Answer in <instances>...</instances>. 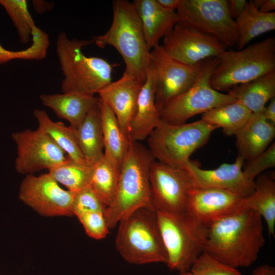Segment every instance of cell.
Listing matches in <instances>:
<instances>
[{"label": "cell", "mask_w": 275, "mask_h": 275, "mask_svg": "<svg viewBox=\"0 0 275 275\" xmlns=\"http://www.w3.org/2000/svg\"><path fill=\"white\" fill-rule=\"evenodd\" d=\"M262 219L245 208L214 223L206 230L203 252L236 268L250 266L265 241Z\"/></svg>", "instance_id": "obj_1"}, {"label": "cell", "mask_w": 275, "mask_h": 275, "mask_svg": "<svg viewBox=\"0 0 275 275\" xmlns=\"http://www.w3.org/2000/svg\"><path fill=\"white\" fill-rule=\"evenodd\" d=\"M154 158L148 148L140 142H130L120 167L114 199L105 209L109 229L124 217L142 207L151 205L149 175Z\"/></svg>", "instance_id": "obj_2"}, {"label": "cell", "mask_w": 275, "mask_h": 275, "mask_svg": "<svg viewBox=\"0 0 275 275\" xmlns=\"http://www.w3.org/2000/svg\"><path fill=\"white\" fill-rule=\"evenodd\" d=\"M112 8L110 28L104 34L94 37L92 42L101 48H115L124 62V72L145 82L152 62L136 11L127 0L114 1Z\"/></svg>", "instance_id": "obj_3"}, {"label": "cell", "mask_w": 275, "mask_h": 275, "mask_svg": "<svg viewBox=\"0 0 275 275\" xmlns=\"http://www.w3.org/2000/svg\"><path fill=\"white\" fill-rule=\"evenodd\" d=\"M92 42L69 39L63 32L58 35L56 49L64 76L63 93L94 95L112 81L114 65L103 58L88 57L82 52V47Z\"/></svg>", "instance_id": "obj_4"}, {"label": "cell", "mask_w": 275, "mask_h": 275, "mask_svg": "<svg viewBox=\"0 0 275 275\" xmlns=\"http://www.w3.org/2000/svg\"><path fill=\"white\" fill-rule=\"evenodd\" d=\"M216 58L210 85L217 91H228L275 71V38L268 37L237 51L226 50Z\"/></svg>", "instance_id": "obj_5"}, {"label": "cell", "mask_w": 275, "mask_h": 275, "mask_svg": "<svg viewBox=\"0 0 275 275\" xmlns=\"http://www.w3.org/2000/svg\"><path fill=\"white\" fill-rule=\"evenodd\" d=\"M119 224L116 246L125 261L136 265L166 264L167 254L154 210L139 208Z\"/></svg>", "instance_id": "obj_6"}, {"label": "cell", "mask_w": 275, "mask_h": 275, "mask_svg": "<svg viewBox=\"0 0 275 275\" xmlns=\"http://www.w3.org/2000/svg\"><path fill=\"white\" fill-rule=\"evenodd\" d=\"M215 129L202 119L181 124L160 120L147 139V148L155 160L173 168H184L190 156L208 142Z\"/></svg>", "instance_id": "obj_7"}, {"label": "cell", "mask_w": 275, "mask_h": 275, "mask_svg": "<svg viewBox=\"0 0 275 275\" xmlns=\"http://www.w3.org/2000/svg\"><path fill=\"white\" fill-rule=\"evenodd\" d=\"M216 63V57L201 62L198 75L191 86L170 100L160 112L162 121L172 124H183L196 115L236 101L228 93L212 88L210 79Z\"/></svg>", "instance_id": "obj_8"}, {"label": "cell", "mask_w": 275, "mask_h": 275, "mask_svg": "<svg viewBox=\"0 0 275 275\" xmlns=\"http://www.w3.org/2000/svg\"><path fill=\"white\" fill-rule=\"evenodd\" d=\"M157 223L167 254V265L179 272L189 271L203 252L206 230L183 217L156 211Z\"/></svg>", "instance_id": "obj_9"}, {"label": "cell", "mask_w": 275, "mask_h": 275, "mask_svg": "<svg viewBox=\"0 0 275 275\" xmlns=\"http://www.w3.org/2000/svg\"><path fill=\"white\" fill-rule=\"evenodd\" d=\"M150 200L155 211L187 216L196 188L188 170L169 167L154 160L149 175Z\"/></svg>", "instance_id": "obj_10"}, {"label": "cell", "mask_w": 275, "mask_h": 275, "mask_svg": "<svg viewBox=\"0 0 275 275\" xmlns=\"http://www.w3.org/2000/svg\"><path fill=\"white\" fill-rule=\"evenodd\" d=\"M176 13L179 22L215 37L226 47L237 45L236 24L227 0H181Z\"/></svg>", "instance_id": "obj_11"}, {"label": "cell", "mask_w": 275, "mask_h": 275, "mask_svg": "<svg viewBox=\"0 0 275 275\" xmlns=\"http://www.w3.org/2000/svg\"><path fill=\"white\" fill-rule=\"evenodd\" d=\"M16 145L15 168L20 174H33L43 169L50 171L69 158L46 134L37 129L13 133Z\"/></svg>", "instance_id": "obj_12"}, {"label": "cell", "mask_w": 275, "mask_h": 275, "mask_svg": "<svg viewBox=\"0 0 275 275\" xmlns=\"http://www.w3.org/2000/svg\"><path fill=\"white\" fill-rule=\"evenodd\" d=\"M74 194L62 188L48 172L28 174L21 183L18 198L41 215L72 216Z\"/></svg>", "instance_id": "obj_13"}, {"label": "cell", "mask_w": 275, "mask_h": 275, "mask_svg": "<svg viewBox=\"0 0 275 275\" xmlns=\"http://www.w3.org/2000/svg\"><path fill=\"white\" fill-rule=\"evenodd\" d=\"M162 46L169 56L190 66L218 57L226 47L215 37L180 22L163 37Z\"/></svg>", "instance_id": "obj_14"}, {"label": "cell", "mask_w": 275, "mask_h": 275, "mask_svg": "<svg viewBox=\"0 0 275 275\" xmlns=\"http://www.w3.org/2000/svg\"><path fill=\"white\" fill-rule=\"evenodd\" d=\"M150 53L157 75L155 105L160 114L170 100L191 86L201 62L194 66L182 63L169 56L159 44L151 49Z\"/></svg>", "instance_id": "obj_15"}, {"label": "cell", "mask_w": 275, "mask_h": 275, "mask_svg": "<svg viewBox=\"0 0 275 275\" xmlns=\"http://www.w3.org/2000/svg\"><path fill=\"white\" fill-rule=\"evenodd\" d=\"M244 198L215 188H195L187 212V217L207 230L214 223L245 208Z\"/></svg>", "instance_id": "obj_16"}, {"label": "cell", "mask_w": 275, "mask_h": 275, "mask_svg": "<svg viewBox=\"0 0 275 275\" xmlns=\"http://www.w3.org/2000/svg\"><path fill=\"white\" fill-rule=\"evenodd\" d=\"M244 159L239 155L232 163H223L212 170H204L198 163L189 160L185 167L193 178L196 188H215L246 198L253 192L254 181L246 178L242 166Z\"/></svg>", "instance_id": "obj_17"}, {"label": "cell", "mask_w": 275, "mask_h": 275, "mask_svg": "<svg viewBox=\"0 0 275 275\" xmlns=\"http://www.w3.org/2000/svg\"><path fill=\"white\" fill-rule=\"evenodd\" d=\"M144 82L124 72L118 80L112 81L98 94L114 113L123 132L129 140L130 123L135 115L138 99Z\"/></svg>", "instance_id": "obj_18"}, {"label": "cell", "mask_w": 275, "mask_h": 275, "mask_svg": "<svg viewBox=\"0 0 275 275\" xmlns=\"http://www.w3.org/2000/svg\"><path fill=\"white\" fill-rule=\"evenodd\" d=\"M156 86L157 75L152 64L140 92L136 112L130 124V142L147 139L161 120L155 105Z\"/></svg>", "instance_id": "obj_19"}, {"label": "cell", "mask_w": 275, "mask_h": 275, "mask_svg": "<svg viewBox=\"0 0 275 275\" xmlns=\"http://www.w3.org/2000/svg\"><path fill=\"white\" fill-rule=\"evenodd\" d=\"M139 17L146 42L151 50L179 22L175 11L167 10L156 0H135L132 2Z\"/></svg>", "instance_id": "obj_20"}, {"label": "cell", "mask_w": 275, "mask_h": 275, "mask_svg": "<svg viewBox=\"0 0 275 275\" xmlns=\"http://www.w3.org/2000/svg\"><path fill=\"white\" fill-rule=\"evenodd\" d=\"M235 135L238 155L250 161L268 147L275 136V124L266 120L262 112L253 113Z\"/></svg>", "instance_id": "obj_21"}, {"label": "cell", "mask_w": 275, "mask_h": 275, "mask_svg": "<svg viewBox=\"0 0 275 275\" xmlns=\"http://www.w3.org/2000/svg\"><path fill=\"white\" fill-rule=\"evenodd\" d=\"M40 99L44 106L52 109L59 118L67 120L69 125L75 128L98 100L94 95L78 93L42 94Z\"/></svg>", "instance_id": "obj_22"}, {"label": "cell", "mask_w": 275, "mask_h": 275, "mask_svg": "<svg viewBox=\"0 0 275 275\" xmlns=\"http://www.w3.org/2000/svg\"><path fill=\"white\" fill-rule=\"evenodd\" d=\"M75 133L85 161L88 165L92 166L104 155L103 135L98 102L75 128Z\"/></svg>", "instance_id": "obj_23"}, {"label": "cell", "mask_w": 275, "mask_h": 275, "mask_svg": "<svg viewBox=\"0 0 275 275\" xmlns=\"http://www.w3.org/2000/svg\"><path fill=\"white\" fill-rule=\"evenodd\" d=\"M33 114L38 124V129L48 135L70 159L87 164L79 148L75 128L67 126L62 122L53 121L43 109H36Z\"/></svg>", "instance_id": "obj_24"}, {"label": "cell", "mask_w": 275, "mask_h": 275, "mask_svg": "<svg viewBox=\"0 0 275 275\" xmlns=\"http://www.w3.org/2000/svg\"><path fill=\"white\" fill-rule=\"evenodd\" d=\"M228 94L252 113L262 112L267 102L275 97V71L235 86Z\"/></svg>", "instance_id": "obj_25"}, {"label": "cell", "mask_w": 275, "mask_h": 275, "mask_svg": "<svg viewBox=\"0 0 275 275\" xmlns=\"http://www.w3.org/2000/svg\"><path fill=\"white\" fill-rule=\"evenodd\" d=\"M98 104L100 114L104 155L120 169L130 142L125 135L109 106L99 98Z\"/></svg>", "instance_id": "obj_26"}, {"label": "cell", "mask_w": 275, "mask_h": 275, "mask_svg": "<svg viewBox=\"0 0 275 275\" xmlns=\"http://www.w3.org/2000/svg\"><path fill=\"white\" fill-rule=\"evenodd\" d=\"M237 33V46L244 48L254 38L275 29V12L263 13L247 2L243 12L235 20Z\"/></svg>", "instance_id": "obj_27"}, {"label": "cell", "mask_w": 275, "mask_h": 275, "mask_svg": "<svg viewBox=\"0 0 275 275\" xmlns=\"http://www.w3.org/2000/svg\"><path fill=\"white\" fill-rule=\"evenodd\" d=\"M253 193L244 198L246 208L256 211L266 224L268 234L275 236V182L268 176H259L254 180Z\"/></svg>", "instance_id": "obj_28"}, {"label": "cell", "mask_w": 275, "mask_h": 275, "mask_svg": "<svg viewBox=\"0 0 275 275\" xmlns=\"http://www.w3.org/2000/svg\"><path fill=\"white\" fill-rule=\"evenodd\" d=\"M252 113L240 102L214 107L203 114L201 119L217 128H222L227 135L235 134L245 125Z\"/></svg>", "instance_id": "obj_29"}, {"label": "cell", "mask_w": 275, "mask_h": 275, "mask_svg": "<svg viewBox=\"0 0 275 275\" xmlns=\"http://www.w3.org/2000/svg\"><path fill=\"white\" fill-rule=\"evenodd\" d=\"M119 168L104 155L92 166L89 186L106 208L116 193Z\"/></svg>", "instance_id": "obj_30"}, {"label": "cell", "mask_w": 275, "mask_h": 275, "mask_svg": "<svg viewBox=\"0 0 275 275\" xmlns=\"http://www.w3.org/2000/svg\"><path fill=\"white\" fill-rule=\"evenodd\" d=\"M48 172L58 183L75 194L89 186L92 166L79 163L69 158Z\"/></svg>", "instance_id": "obj_31"}, {"label": "cell", "mask_w": 275, "mask_h": 275, "mask_svg": "<svg viewBox=\"0 0 275 275\" xmlns=\"http://www.w3.org/2000/svg\"><path fill=\"white\" fill-rule=\"evenodd\" d=\"M0 5L5 9L11 19L23 44L32 39V32L36 26L29 11L25 0H0Z\"/></svg>", "instance_id": "obj_32"}, {"label": "cell", "mask_w": 275, "mask_h": 275, "mask_svg": "<svg viewBox=\"0 0 275 275\" xmlns=\"http://www.w3.org/2000/svg\"><path fill=\"white\" fill-rule=\"evenodd\" d=\"M32 43L26 49L12 51L6 49L0 43V65L13 60H42L46 55L49 45L48 35L37 26L33 29Z\"/></svg>", "instance_id": "obj_33"}, {"label": "cell", "mask_w": 275, "mask_h": 275, "mask_svg": "<svg viewBox=\"0 0 275 275\" xmlns=\"http://www.w3.org/2000/svg\"><path fill=\"white\" fill-rule=\"evenodd\" d=\"M190 271L194 275H242L236 268L221 262L205 252L195 261Z\"/></svg>", "instance_id": "obj_34"}, {"label": "cell", "mask_w": 275, "mask_h": 275, "mask_svg": "<svg viewBox=\"0 0 275 275\" xmlns=\"http://www.w3.org/2000/svg\"><path fill=\"white\" fill-rule=\"evenodd\" d=\"M83 226L88 235L99 240L104 238L109 233L104 213L100 211H87L76 216Z\"/></svg>", "instance_id": "obj_35"}, {"label": "cell", "mask_w": 275, "mask_h": 275, "mask_svg": "<svg viewBox=\"0 0 275 275\" xmlns=\"http://www.w3.org/2000/svg\"><path fill=\"white\" fill-rule=\"evenodd\" d=\"M106 207L90 187L89 185L74 194L72 205L73 215L77 216L87 211L104 212Z\"/></svg>", "instance_id": "obj_36"}, {"label": "cell", "mask_w": 275, "mask_h": 275, "mask_svg": "<svg viewBox=\"0 0 275 275\" xmlns=\"http://www.w3.org/2000/svg\"><path fill=\"white\" fill-rule=\"evenodd\" d=\"M274 166L275 143L273 142L263 152L249 161L243 172L247 178L254 181L261 172Z\"/></svg>", "instance_id": "obj_37"}, {"label": "cell", "mask_w": 275, "mask_h": 275, "mask_svg": "<svg viewBox=\"0 0 275 275\" xmlns=\"http://www.w3.org/2000/svg\"><path fill=\"white\" fill-rule=\"evenodd\" d=\"M247 2L246 0L227 1L228 10L233 19L237 18L243 12Z\"/></svg>", "instance_id": "obj_38"}, {"label": "cell", "mask_w": 275, "mask_h": 275, "mask_svg": "<svg viewBox=\"0 0 275 275\" xmlns=\"http://www.w3.org/2000/svg\"><path fill=\"white\" fill-rule=\"evenodd\" d=\"M262 113L266 120L275 124V97L270 100L269 103L265 106Z\"/></svg>", "instance_id": "obj_39"}, {"label": "cell", "mask_w": 275, "mask_h": 275, "mask_svg": "<svg viewBox=\"0 0 275 275\" xmlns=\"http://www.w3.org/2000/svg\"><path fill=\"white\" fill-rule=\"evenodd\" d=\"M251 275H275V268L271 265L263 264L256 267Z\"/></svg>", "instance_id": "obj_40"}, {"label": "cell", "mask_w": 275, "mask_h": 275, "mask_svg": "<svg viewBox=\"0 0 275 275\" xmlns=\"http://www.w3.org/2000/svg\"><path fill=\"white\" fill-rule=\"evenodd\" d=\"M158 4L163 9L175 11L179 7L181 0H156Z\"/></svg>", "instance_id": "obj_41"}, {"label": "cell", "mask_w": 275, "mask_h": 275, "mask_svg": "<svg viewBox=\"0 0 275 275\" xmlns=\"http://www.w3.org/2000/svg\"><path fill=\"white\" fill-rule=\"evenodd\" d=\"M274 0H264L263 4L258 10L260 12L262 13H269L272 12L274 10Z\"/></svg>", "instance_id": "obj_42"}, {"label": "cell", "mask_w": 275, "mask_h": 275, "mask_svg": "<svg viewBox=\"0 0 275 275\" xmlns=\"http://www.w3.org/2000/svg\"><path fill=\"white\" fill-rule=\"evenodd\" d=\"M33 6L36 11L38 13H42L48 9H51V5L48 6L50 4L42 1H35L33 2Z\"/></svg>", "instance_id": "obj_43"}, {"label": "cell", "mask_w": 275, "mask_h": 275, "mask_svg": "<svg viewBox=\"0 0 275 275\" xmlns=\"http://www.w3.org/2000/svg\"><path fill=\"white\" fill-rule=\"evenodd\" d=\"M179 275H194V274L193 273H191L189 270V271L180 272H179Z\"/></svg>", "instance_id": "obj_44"}]
</instances>
